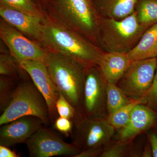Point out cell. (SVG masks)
<instances>
[{"instance_id":"9a60e30c","label":"cell","mask_w":157,"mask_h":157,"mask_svg":"<svg viewBox=\"0 0 157 157\" xmlns=\"http://www.w3.org/2000/svg\"><path fill=\"white\" fill-rule=\"evenodd\" d=\"M132 62L128 53L104 52L98 67L107 83L117 84Z\"/></svg>"},{"instance_id":"5b68a950","label":"cell","mask_w":157,"mask_h":157,"mask_svg":"<svg viewBox=\"0 0 157 157\" xmlns=\"http://www.w3.org/2000/svg\"><path fill=\"white\" fill-rule=\"evenodd\" d=\"M26 116L39 118L46 125L51 122L45 98L33 81L28 80L15 87L11 102L0 116V125Z\"/></svg>"},{"instance_id":"603a6c76","label":"cell","mask_w":157,"mask_h":157,"mask_svg":"<svg viewBox=\"0 0 157 157\" xmlns=\"http://www.w3.org/2000/svg\"><path fill=\"white\" fill-rule=\"evenodd\" d=\"M14 79L1 76L0 77V110L4 111L11 102L15 88Z\"/></svg>"},{"instance_id":"4dcf8cb0","label":"cell","mask_w":157,"mask_h":157,"mask_svg":"<svg viewBox=\"0 0 157 157\" xmlns=\"http://www.w3.org/2000/svg\"><path fill=\"white\" fill-rule=\"evenodd\" d=\"M33 2L43 12H45L48 8L51 0H32Z\"/></svg>"},{"instance_id":"1f68e13d","label":"cell","mask_w":157,"mask_h":157,"mask_svg":"<svg viewBox=\"0 0 157 157\" xmlns=\"http://www.w3.org/2000/svg\"><path fill=\"white\" fill-rule=\"evenodd\" d=\"M152 155L153 156L152 151L151 147L150 148L149 147H146L145 148H144L143 152H142L141 156L143 157H151Z\"/></svg>"},{"instance_id":"52a82bcc","label":"cell","mask_w":157,"mask_h":157,"mask_svg":"<svg viewBox=\"0 0 157 157\" xmlns=\"http://www.w3.org/2000/svg\"><path fill=\"white\" fill-rule=\"evenodd\" d=\"M107 82L98 66L86 70L81 104V115L87 117H105L107 111Z\"/></svg>"},{"instance_id":"ba28073f","label":"cell","mask_w":157,"mask_h":157,"mask_svg":"<svg viewBox=\"0 0 157 157\" xmlns=\"http://www.w3.org/2000/svg\"><path fill=\"white\" fill-rule=\"evenodd\" d=\"M157 63V57L133 61L118 82V86L131 100L142 98L152 83Z\"/></svg>"},{"instance_id":"f546056e","label":"cell","mask_w":157,"mask_h":157,"mask_svg":"<svg viewBox=\"0 0 157 157\" xmlns=\"http://www.w3.org/2000/svg\"><path fill=\"white\" fill-rule=\"evenodd\" d=\"M9 147L0 145V157H19L16 152L11 150Z\"/></svg>"},{"instance_id":"277c9868","label":"cell","mask_w":157,"mask_h":157,"mask_svg":"<svg viewBox=\"0 0 157 157\" xmlns=\"http://www.w3.org/2000/svg\"><path fill=\"white\" fill-rule=\"evenodd\" d=\"M147 29L138 22L135 11L121 20L101 17L99 47L104 52L128 53L136 46Z\"/></svg>"},{"instance_id":"f1b7e54d","label":"cell","mask_w":157,"mask_h":157,"mask_svg":"<svg viewBox=\"0 0 157 157\" xmlns=\"http://www.w3.org/2000/svg\"><path fill=\"white\" fill-rule=\"evenodd\" d=\"M149 140L150 143L153 156L157 157V135L152 133L148 135Z\"/></svg>"},{"instance_id":"3957f363","label":"cell","mask_w":157,"mask_h":157,"mask_svg":"<svg viewBox=\"0 0 157 157\" xmlns=\"http://www.w3.org/2000/svg\"><path fill=\"white\" fill-rule=\"evenodd\" d=\"M46 11L99 46L101 17L93 0H51Z\"/></svg>"},{"instance_id":"e0dca14e","label":"cell","mask_w":157,"mask_h":157,"mask_svg":"<svg viewBox=\"0 0 157 157\" xmlns=\"http://www.w3.org/2000/svg\"><path fill=\"white\" fill-rule=\"evenodd\" d=\"M128 55L133 61L157 57V24L144 32L137 45Z\"/></svg>"},{"instance_id":"cb8c5ba5","label":"cell","mask_w":157,"mask_h":157,"mask_svg":"<svg viewBox=\"0 0 157 157\" xmlns=\"http://www.w3.org/2000/svg\"><path fill=\"white\" fill-rule=\"evenodd\" d=\"M56 108L59 116L73 121L78 115L75 108L60 93L56 102Z\"/></svg>"},{"instance_id":"7a4b0ae2","label":"cell","mask_w":157,"mask_h":157,"mask_svg":"<svg viewBox=\"0 0 157 157\" xmlns=\"http://www.w3.org/2000/svg\"><path fill=\"white\" fill-rule=\"evenodd\" d=\"M45 65L54 84L81 115V104L87 67L62 55L47 51Z\"/></svg>"},{"instance_id":"8992f818","label":"cell","mask_w":157,"mask_h":157,"mask_svg":"<svg viewBox=\"0 0 157 157\" xmlns=\"http://www.w3.org/2000/svg\"><path fill=\"white\" fill-rule=\"evenodd\" d=\"M73 121V144L81 151L106 145L115 132V128L105 117L80 115Z\"/></svg>"},{"instance_id":"83f0119b","label":"cell","mask_w":157,"mask_h":157,"mask_svg":"<svg viewBox=\"0 0 157 157\" xmlns=\"http://www.w3.org/2000/svg\"><path fill=\"white\" fill-rule=\"evenodd\" d=\"M103 152L102 147L86 149L81 151L75 157H100Z\"/></svg>"},{"instance_id":"7402d4cb","label":"cell","mask_w":157,"mask_h":157,"mask_svg":"<svg viewBox=\"0 0 157 157\" xmlns=\"http://www.w3.org/2000/svg\"><path fill=\"white\" fill-rule=\"evenodd\" d=\"M10 52H1L0 54V75L13 79H19V65Z\"/></svg>"},{"instance_id":"2e32d148","label":"cell","mask_w":157,"mask_h":157,"mask_svg":"<svg viewBox=\"0 0 157 157\" xmlns=\"http://www.w3.org/2000/svg\"><path fill=\"white\" fill-rule=\"evenodd\" d=\"M137 0H93L101 17L124 19L135 11Z\"/></svg>"},{"instance_id":"7c38bea8","label":"cell","mask_w":157,"mask_h":157,"mask_svg":"<svg viewBox=\"0 0 157 157\" xmlns=\"http://www.w3.org/2000/svg\"><path fill=\"white\" fill-rule=\"evenodd\" d=\"M43 122L39 118L26 116L1 126L0 145L10 147L25 143L42 128Z\"/></svg>"},{"instance_id":"44dd1931","label":"cell","mask_w":157,"mask_h":157,"mask_svg":"<svg viewBox=\"0 0 157 157\" xmlns=\"http://www.w3.org/2000/svg\"><path fill=\"white\" fill-rule=\"evenodd\" d=\"M0 6L37 17H43L45 15V12L40 10L32 0H0Z\"/></svg>"},{"instance_id":"6da1fadb","label":"cell","mask_w":157,"mask_h":157,"mask_svg":"<svg viewBox=\"0 0 157 157\" xmlns=\"http://www.w3.org/2000/svg\"><path fill=\"white\" fill-rule=\"evenodd\" d=\"M40 45L49 52L62 55L88 67L98 66L104 52L52 15L45 12Z\"/></svg>"},{"instance_id":"484cf974","label":"cell","mask_w":157,"mask_h":157,"mask_svg":"<svg viewBox=\"0 0 157 157\" xmlns=\"http://www.w3.org/2000/svg\"><path fill=\"white\" fill-rule=\"evenodd\" d=\"M54 127L58 132L68 137L72 135L73 128V121L59 116L54 122Z\"/></svg>"},{"instance_id":"ac0fdd59","label":"cell","mask_w":157,"mask_h":157,"mask_svg":"<svg viewBox=\"0 0 157 157\" xmlns=\"http://www.w3.org/2000/svg\"><path fill=\"white\" fill-rule=\"evenodd\" d=\"M135 11L138 22L146 28L157 24V0H137Z\"/></svg>"},{"instance_id":"9c48e42d","label":"cell","mask_w":157,"mask_h":157,"mask_svg":"<svg viewBox=\"0 0 157 157\" xmlns=\"http://www.w3.org/2000/svg\"><path fill=\"white\" fill-rule=\"evenodd\" d=\"M0 37L16 62L33 60L45 63L47 51L38 42L28 38L1 18Z\"/></svg>"},{"instance_id":"4fadbf2b","label":"cell","mask_w":157,"mask_h":157,"mask_svg":"<svg viewBox=\"0 0 157 157\" xmlns=\"http://www.w3.org/2000/svg\"><path fill=\"white\" fill-rule=\"evenodd\" d=\"M0 16L1 18L26 36L40 44L42 21L44 17L30 15L2 6H0Z\"/></svg>"},{"instance_id":"d4e9b609","label":"cell","mask_w":157,"mask_h":157,"mask_svg":"<svg viewBox=\"0 0 157 157\" xmlns=\"http://www.w3.org/2000/svg\"><path fill=\"white\" fill-rule=\"evenodd\" d=\"M128 142H121L111 144L104 149L101 157H122L124 156L128 149Z\"/></svg>"},{"instance_id":"30bf717a","label":"cell","mask_w":157,"mask_h":157,"mask_svg":"<svg viewBox=\"0 0 157 157\" xmlns=\"http://www.w3.org/2000/svg\"><path fill=\"white\" fill-rule=\"evenodd\" d=\"M31 157L69 156L75 157L81 150L67 143L48 129L40 128L25 142Z\"/></svg>"},{"instance_id":"8fae6325","label":"cell","mask_w":157,"mask_h":157,"mask_svg":"<svg viewBox=\"0 0 157 157\" xmlns=\"http://www.w3.org/2000/svg\"><path fill=\"white\" fill-rule=\"evenodd\" d=\"M20 67L27 73L32 81L45 98L49 111L51 122L58 117L56 102L59 95L52 80L46 65L42 62L27 60L19 64Z\"/></svg>"},{"instance_id":"5bb4252c","label":"cell","mask_w":157,"mask_h":157,"mask_svg":"<svg viewBox=\"0 0 157 157\" xmlns=\"http://www.w3.org/2000/svg\"><path fill=\"white\" fill-rule=\"evenodd\" d=\"M144 104H138L133 109L127 124L120 129L119 137L122 142H128L155 123L157 114L154 109Z\"/></svg>"},{"instance_id":"ffe728a7","label":"cell","mask_w":157,"mask_h":157,"mask_svg":"<svg viewBox=\"0 0 157 157\" xmlns=\"http://www.w3.org/2000/svg\"><path fill=\"white\" fill-rule=\"evenodd\" d=\"M133 101L125 95L117 84L107 83V108L108 115Z\"/></svg>"},{"instance_id":"d6986e66","label":"cell","mask_w":157,"mask_h":157,"mask_svg":"<svg viewBox=\"0 0 157 157\" xmlns=\"http://www.w3.org/2000/svg\"><path fill=\"white\" fill-rule=\"evenodd\" d=\"M144 96L137 100H134L129 104L108 115V122L115 129H121L128 121L133 109L138 104H146Z\"/></svg>"},{"instance_id":"4316f807","label":"cell","mask_w":157,"mask_h":157,"mask_svg":"<svg viewBox=\"0 0 157 157\" xmlns=\"http://www.w3.org/2000/svg\"><path fill=\"white\" fill-rule=\"evenodd\" d=\"M147 106L157 110V63L156 69L151 86L144 96Z\"/></svg>"}]
</instances>
